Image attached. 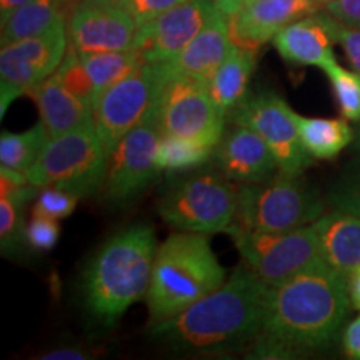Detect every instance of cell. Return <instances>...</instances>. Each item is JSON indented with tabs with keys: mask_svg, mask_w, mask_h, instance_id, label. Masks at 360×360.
Returning a JSON list of instances; mask_svg holds the SVG:
<instances>
[{
	"mask_svg": "<svg viewBox=\"0 0 360 360\" xmlns=\"http://www.w3.org/2000/svg\"><path fill=\"white\" fill-rule=\"evenodd\" d=\"M352 307L347 277L319 262L272 285L250 357L292 359L328 347Z\"/></svg>",
	"mask_w": 360,
	"mask_h": 360,
	"instance_id": "obj_1",
	"label": "cell"
},
{
	"mask_svg": "<svg viewBox=\"0 0 360 360\" xmlns=\"http://www.w3.org/2000/svg\"><path fill=\"white\" fill-rule=\"evenodd\" d=\"M270 285L240 265L219 289L154 326V337L177 352L224 354L257 339Z\"/></svg>",
	"mask_w": 360,
	"mask_h": 360,
	"instance_id": "obj_2",
	"label": "cell"
},
{
	"mask_svg": "<svg viewBox=\"0 0 360 360\" xmlns=\"http://www.w3.org/2000/svg\"><path fill=\"white\" fill-rule=\"evenodd\" d=\"M157 242L148 224H135L110 237L84 277L85 304L97 321L114 326L147 295Z\"/></svg>",
	"mask_w": 360,
	"mask_h": 360,
	"instance_id": "obj_3",
	"label": "cell"
},
{
	"mask_svg": "<svg viewBox=\"0 0 360 360\" xmlns=\"http://www.w3.org/2000/svg\"><path fill=\"white\" fill-rule=\"evenodd\" d=\"M225 282L204 233L179 232L157 247L146 302L150 327L169 321Z\"/></svg>",
	"mask_w": 360,
	"mask_h": 360,
	"instance_id": "obj_4",
	"label": "cell"
},
{
	"mask_svg": "<svg viewBox=\"0 0 360 360\" xmlns=\"http://www.w3.org/2000/svg\"><path fill=\"white\" fill-rule=\"evenodd\" d=\"M155 94L147 114L160 134L215 147L224 135L225 117L204 80L175 70L169 62L152 64Z\"/></svg>",
	"mask_w": 360,
	"mask_h": 360,
	"instance_id": "obj_5",
	"label": "cell"
},
{
	"mask_svg": "<svg viewBox=\"0 0 360 360\" xmlns=\"http://www.w3.org/2000/svg\"><path fill=\"white\" fill-rule=\"evenodd\" d=\"M323 202L300 175L277 170L260 182L237 187L233 222L259 232H289L314 224L323 214Z\"/></svg>",
	"mask_w": 360,
	"mask_h": 360,
	"instance_id": "obj_6",
	"label": "cell"
},
{
	"mask_svg": "<svg viewBox=\"0 0 360 360\" xmlns=\"http://www.w3.org/2000/svg\"><path fill=\"white\" fill-rule=\"evenodd\" d=\"M109 154L94 125L53 137L27 170L32 186L58 187L79 197L102 191Z\"/></svg>",
	"mask_w": 360,
	"mask_h": 360,
	"instance_id": "obj_7",
	"label": "cell"
},
{
	"mask_svg": "<svg viewBox=\"0 0 360 360\" xmlns=\"http://www.w3.org/2000/svg\"><path fill=\"white\" fill-rule=\"evenodd\" d=\"M229 180L212 172L180 180L164 193L159 215L179 232H225L237 212V188Z\"/></svg>",
	"mask_w": 360,
	"mask_h": 360,
	"instance_id": "obj_8",
	"label": "cell"
},
{
	"mask_svg": "<svg viewBox=\"0 0 360 360\" xmlns=\"http://www.w3.org/2000/svg\"><path fill=\"white\" fill-rule=\"evenodd\" d=\"M225 233L247 267L270 287L323 262L314 224L289 232H259L233 222Z\"/></svg>",
	"mask_w": 360,
	"mask_h": 360,
	"instance_id": "obj_9",
	"label": "cell"
},
{
	"mask_svg": "<svg viewBox=\"0 0 360 360\" xmlns=\"http://www.w3.org/2000/svg\"><path fill=\"white\" fill-rule=\"evenodd\" d=\"M67 49V20L58 22L53 29L37 37L4 45L0 52V112L20 96L51 77L60 65Z\"/></svg>",
	"mask_w": 360,
	"mask_h": 360,
	"instance_id": "obj_10",
	"label": "cell"
},
{
	"mask_svg": "<svg viewBox=\"0 0 360 360\" xmlns=\"http://www.w3.org/2000/svg\"><path fill=\"white\" fill-rule=\"evenodd\" d=\"M229 120L255 130L267 142L282 172L300 175L314 162V157L305 150L300 141L294 110L270 90L247 96Z\"/></svg>",
	"mask_w": 360,
	"mask_h": 360,
	"instance_id": "obj_11",
	"label": "cell"
},
{
	"mask_svg": "<svg viewBox=\"0 0 360 360\" xmlns=\"http://www.w3.org/2000/svg\"><path fill=\"white\" fill-rule=\"evenodd\" d=\"M160 130L146 114L143 120L117 143L109 155L102 199L110 205H124L139 197L154 182L160 169L157 165Z\"/></svg>",
	"mask_w": 360,
	"mask_h": 360,
	"instance_id": "obj_12",
	"label": "cell"
},
{
	"mask_svg": "<svg viewBox=\"0 0 360 360\" xmlns=\"http://www.w3.org/2000/svg\"><path fill=\"white\" fill-rule=\"evenodd\" d=\"M154 65L146 62L96 97L94 127L107 154L110 155L117 143L142 122L154 101Z\"/></svg>",
	"mask_w": 360,
	"mask_h": 360,
	"instance_id": "obj_13",
	"label": "cell"
},
{
	"mask_svg": "<svg viewBox=\"0 0 360 360\" xmlns=\"http://www.w3.org/2000/svg\"><path fill=\"white\" fill-rule=\"evenodd\" d=\"M137 29L122 0H80L67 17L69 45L79 52L127 51Z\"/></svg>",
	"mask_w": 360,
	"mask_h": 360,
	"instance_id": "obj_14",
	"label": "cell"
},
{
	"mask_svg": "<svg viewBox=\"0 0 360 360\" xmlns=\"http://www.w3.org/2000/svg\"><path fill=\"white\" fill-rule=\"evenodd\" d=\"M214 8V0H186L139 27L132 49L148 64L172 60L200 32Z\"/></svg>",
	"mask_w": 360,
	"mask_h": 360,
	"instance_id": "obj_15",
	"label": "cell"
},
{
	"mask_svg": "<svg viewBox=\"0 0 360 360\" xmlns=\"http://www.w3.org/2000/svg\"><path fill=\"white\" fill-rule=\"evenodd\" d=\"M315 0H250L229 17L232 44L238 47H262L292 22L321 11Z\"/></svg>",
	"mask_w": 360,
	"mask_h": 360,
	"instance_id": "obj_16",
	"label": "cell"
},
{
	"mask_svg": "<svg viewBox=\"0 0 360 360\" xmlns=\"http://www.w3.org/2000/svg\"><path fill=\"white\" fill-rule=\"evenodd\" d=\"M214 154L220 174L240 184L260 182L278 170L267 142L245 125L233 124L215 146Z\"/></svg>",
	"mask_w": 360,
	"mask_h": 360,
	"instance_id": "obj_17",
	"label": "cell"
},
{
	"mask_svg": "<svg viewBox=\"0 0 360 360\" xmlns=\"http://www.w3.org/2000/svg\"><path fill=\"white\" fill-rule=\"evenodd\" d=\"M334 42L321 11L292 22L274 37V45L283 60L294 65H315L321 69L335 60L332 51Z\"/></svg>",
	"mask_w": 360,
	"mask_h": 360,
	"instance_id": "obj_18",
	"label": "cell"
},
{
	"mask_svg": "<svg viewBox=\"0 0 360 360\" xmlns=\"http://www.w3.org/2000/svg\"><path fill=\"white\" fill-rule=\"evenodd\" d=\"M232 47L229 17L217 7L191 44L169 60L175 70L209 82Z\"/></svg>",
	"mask_w": 360,
	"mask_h": 360,
	"instance_id": "obj_19",
	"label": "cell"
},
{
	"mask_svg": "<svg viewBox=\"0 0 360 360\" xmlns=\"http://www.w3.org/2000/svg\"><path fill=\"white\" fill-rule=\"evenodd\" d=\"M314 229L323 262L349 278L360 267V215L334 209L315 220Z\"/></svg>",
	"mask_w": 360,
	"mask_h": 360,
	"instance_id": "obj_20",
	"label": "cell"
},
{
	"mask_svg": "<svg viewBox=\"0 0 360 360\" xmlns=\"http://www.w3.org/2000/svg\"><path fill=\"white\" fill-rule=\"evenodd\" d=\"M37 103L51 139L94 125V107L67 90L56 75H51L29 94Z\"/></svg>",
	"mask_w": 360,
	"mask_h": 360,
	"instance_id": "obj_21",
	"label": "cell"
},
{
	"mask_svg": "<svg viewBox=\"0 0 360 360\" xmlns=\"http://www.w3.org/2000/svg\"><path fill=\"white\" fill-rule=\"evenodd\" d=\"M255 65H257L255 49L238 47L232 44L225 60L215 70L212 79L207 82L210 97L227 119L247 98V90Z\"/></svg>",
	"mask_w": 360,
	"mask_h": 360,
	"instance_id": "obj_22",
	"label": "cell"
},
{
	"mask_svg": "<svg viewBox=\"0 0 360 360\" xmlns=\"http://www.w3.org/2000/svg\"><path fill=\"white\" fill-rule=\"evenodd\" d=\"M67 20V13L58 0H29L22 6L2 13L0 42L4 45L32 39Z\"/></svg>",
	"mask_w": 360,
	"mask_h": 360,
	"instance_id": "obj_23",
	"label": "cell"
},
{
	"mask_svg": "<svg viewBox=\"0 0 360 360\" xmlns=\"http://www.w3.org/2000/svg\"><path fill=\"white\" fill-rule=\"evenodd\" d=\"M294 120L305 150L314 159H335L355 139L352 127L344 119H319L294 112Z\"/></svg>",
	"mask_w": 360,
	"mask_h": 360,
	"instance_id": "obj_24",
	"label": "cell"
},
{
	"mask_svg": "<svg viewBox=\"0 0 360 360\" xmlns=\"http://www.w3.org/2000/svg\"><path fill=\"white\" fill-rule=\"evenodd\" d=\"M79 56L94 85H96L97 96L102 90L127 77L135 69L146 64L141 53L135 51V49L109 52H79Z\"/></svg>",
	"mask_w": 360,
	"mask_h": 360,
	"instance_id": "obj_25",
	"label": "cell"
},
{
	"mask_svg": "<svg viewBox=\"0 0 360 360\" xmlns=\"http://www.w3.org/2000/svg\"><path fill=\"white\" fill-rule=\"evenodd\" d=\"M51 141L42 120L25 132H2L0 137V167L27 172Z\"/></svg>",
	"mask_w": 360,
	"mask_h": 360,
	"instance_id": "obj_26",
	"label": "cell"
},
{
	"mask_svg": "<svg viewBox=\"0 0 360 360\" xmlns=\"http://www.w3.org/2000/svg\"><path fill=\"white\" fill-rule=\"evenodd\" d=\"M214 150L215 147L175 137V135L160 134L157 165L160 170H170V172L195 169L205 164L214 154Z\"/></svg>",
	"mask_w": 360,
	"mask_h": 360,
	"instance_id": "obj_27",
	"label": "cell"
},
{
	"mask_svg": "<svg viewBox=\"0 0 360 360\" xmlns=\"http://www.w3.org/2000/svg\"><path fill=\"white\" fill-rule=\"evenodd\" d=\"M322 70L330 80L337 105L344 119L360 122V75L340 67L337 60L328 62Z\"/></svg>",
	"mask_w": 360,
	"mask_h": 360,
	"instance_id": "obj_28",
	"label": "cell"
},
{
	"mask_svg": "<svg viewBox=\"0 0 360 360\" xmlns=\"http://www.w3.org/2000/svg\"><path fill=\"white\" fill-rule=\"evenodd\" d=\"M53 75L60 80L67 90H70L74 96L82 98L84 102L90 103L94 107V101H96V85H94L92 79H90L87 69L80 60V56L77 49L69 45L64 58H62L60 65L53 72Z\"/></svg>",
	"mask_w": 360,
	"mask_h": 360,
	"instance_id": "obj_29",
	"label": "cell"
},
{
	"mask_svg": "<svg viewBox=\"0 0 360 360\" xmlns=\"http://www.w3.org/2000/svg\"><path fill=\"white\" fill-rule=\"evenodd\" d=\"M24 202L2 197L0 199V244L2 254L12 255L27 244V225L22 219Z\"/></svg>",
	"mask_w": 360,
	"mask_h": 360,
	"instance_id": "obj_30",
	"label": "cell"
},
{
	"mask_svg": "<svg viewBox=\"0 0 360 360\" xmlns=\"http://www.w3.org/2000/svg\"><path fill=\"white\" fill-rule=\"evenodd\" d=\"M79 199V195H75V193L69 191H64V188L42 187L39 191L32 214L60 220L64 217H69L74 212Z\"/></svg>",
	"mask_w": 360,
	"mask_h": 360,
	"instance_id": "obj_31",
	"label": "cell"
},
{
	"mask_svg": "<svg viewBox=\"0 0 360 360\" xmlns=\"http://www.w3.org/2000/svg\"><path fill=\"white\" fill-rule=\"evenodd\" d=\"M328 29H330L332 37L340 47L344 49L345 57H347L350 67L354 72L360 75V29L342 24L335 17H332L328 12H322Z\"/></svg>",
	"mask_w": 360,
	"mask_h": 360,
	"instance_id": "obj_32",
	"label": "cell"
},
{
	"mask_svg": "<svg viewBox=\"0 0 360 360\" xmlns=\"http://www.w3.org/2000/svg\"><path fill=\"white\" fill-rule=\"evenodd\" d=\"M27 245L34 250H51L56 247L60 229L56 219L32 214V220L27 224Z\"/></svg>",
	"mask_w": 360,
	"mask_h": 360,
	"instance_id": "obj_33",
	"label": "cell"
},
{
	"mask_svg": "<svg viewBox=\"0 0 360 360\" xmlns=\"http://www.w3.org/2000/svg\"><path fill=\"white\" fill-rule=\"evenodd\" d=\"M335 209L349 210L360 215V170L349 177L342 179L330 195Z\"/></svg>",
	"mask_w": 360,
	"mask_h": 360,
	"instance_id": "obj_34",
	"label": "cell"
},
{
	"mask_svg": "<svg viewBox=\"0 0 360 360\" xmlns=\"http://www.w3.org/2000/svg\"><path fill=\"white\" fill-rule=\"evenodd\" d=\"M122 2L134 15L137 25L141 27L186 0H122Z\"/></svg>",
	"mask_w": 360,
	"mask_h": 360,
	"instance_id": "obj_35",
	"label": "cell"
},
{
	"mask_svg": "<svg viewBox=\"0 0 360 360\" xmlns=\"http://www.w3.org/2000/svg\"><path fill=\"white\" fill-rule=\"evenodd\" d=\"M323 11L342 24L360 29V0H332L323 6Z\"/></svg>",
	"mask_w": 360,
	"mask_h": 360,
	"instance_id": "obj_36",
	"label": "cell"
},
{
	"mask_svg": "<svg viewBox=\"0 0 360 360\" xmlns=\"http://www.w3.org/2000/svg\"><path fill=\"white\" fill-rule=\"evenodd\" d=\"M342 347L349 359L360 360V315L345 327L342 334Z\"/></svg>",
	"mask_w": 360,
	"mask_h": 360,
	"instance_id": "obj_37",
	"label": "cell"
},
{
	"mask_svg": "<svg viewBox=\"0 0 360 360\" xmlns=\"http://www.w3.org/2000/svg\"><path fill=\"white\" fill-rule=\"evenodd\" d=\"M40 359H44V360H84V359H87V354L80 349L62 347V349L52 350V352H47Z\"/></svg>",
	"mask_w": 360,
	"mask_h": 360,
	"instance_id": "obj_38",
	"label": "cell"
},
{
	"mask_svg": "<svg viewBox=\"0 0 360 360\" xmlns=\"http://www.w3.org/2000/svg\"><path fill=\"white\" fill-rule=\"evenodd\" d=\"M347 283H349L350 304H352L354 309L360 310V267L355 270V272L350 274V277L347 278Z\"/></svg>",
	"mask_w": 360,
	"mask_h": 360,
	"instance_id": "obj_39",
	"label": "cell"
},
{
	"mask_svg": "<svg viewBox=\"0 0 360 360\" xmlns=\"http://www.w3.org/2000/svg\"><path fill=\"white\" fill-rule=\"evenodd\" d=\"M214 2H215V7H217L220 12H224L227 17H231L242 6H245L247 2H250V0H214Z\"/></svg>",
	"mask_w": 360,
	"mask_h": 360,
	"instance_id": "obj_40",
	"label": "cell"
},
{
	"mask_svg": "<svg viewBox=\"0 0 360 360\" xmlns=\"http://www.w3.org/2000/svg\"><path fill=\"white\" fill-rule=\"evenodd\" d=\"M25 2H29V0H0V12L7 13V12H11L12 8L19 7Z\"/></svg>",
	"mask_w": 360,
	"mask_h": 360,
	"instance_id": "obj_41",
	"label": "cell"
},
{
	"mask_svg": "<svg viewBox=\"0 0 360 360\" xmlns=\"http://www.w3.org/2000/svg\"><path fill=\"white\" fill-rule=\"evenodd\" d=\"M58 2H60L62 8H64L65 13H67V17H69L70 11H72V8H74L75 6H77V4L80 2V0H58Z\"/></svg>",
	"mask_w": 360,
	"mask_h": 360,
	"instance_id": "obj_42",
	"label": "cell"
},
{
	"mask_svg": "<svg viewBox=\"0 0 360 360\" xmlns=\"http://www.w3.org/2000/svg\"><path fill=\"white\" fill-rule=\"evenodd\" d=\"M355 141H357V146L360 148V122H359V129H357V134H355Z\"/></svg>",
	"mask_w": 360,
	"mask_h": 360,
	"instance_id": "obj_43",
	"label": "cell"
},
{
	"mask_svg": "<svg viewBox=\"0 0 360 360\" xmlns=\"http://www.w3.org/2000/svg\"><path fill=\"white\" fill-rule=\"evenodd\" d=\"M315 2H317V4H321V6L323 7V6H326V4H328V2H332V0H315Z\"/></svg>",
	"mask_w": 360,
	"mask_h": 360,
	"instance_id": "obj_44",
	"label": "cell"
}]
</instances>
